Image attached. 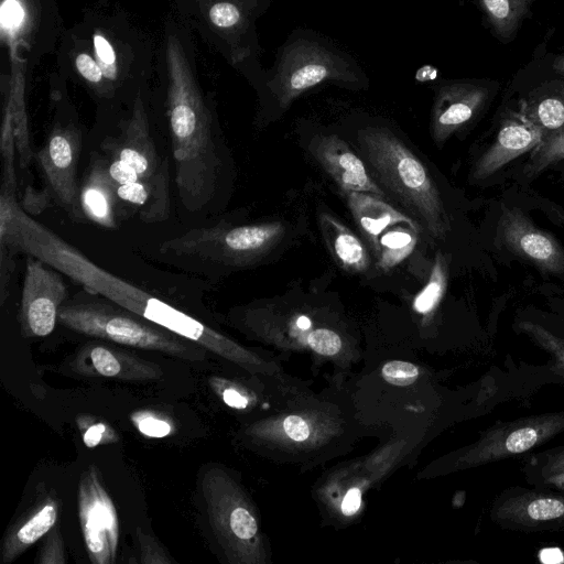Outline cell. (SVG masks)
Wrapping results in <instances>:
<instances>
[{
    "instance_id": "obj_15",
    "label": "cell",
    "mask_w": 564,
    "mask_h": 564,
    "mask_svg": "<svg viewBox=\"0 0 564 564\" xmlns=\"http://www.w3.org/2000/svg\"><path fill=\"white\" fill-rule=\"evenodd\" d=\"M202 492L215 532L223 540L249 541L257 534L258 524L251 512L235 501L229 484L217 469L206 470Z\"/></svg>"
},
{
    "instance_id": "obj_20",
    "label": "cell",
    "mask_w": 564,
    "mask_h": 564,
    "mask_svg": "<svg viewBox=\"0 0 564 564\" xmlns=\"http://www.w3.org/2000/svg\"><path fill=\"white\" fill-rule=\"evenodd\" d=\"M59 505L53 495L43 497L24 512L7 531L1 547V563L9 564L56 524Z\"/></svg>"
},
{
    "instance_id": "obj_46",
    "label": "cell",
    "mask_w": 564,
    "mask_h": 564,
    "mask_svg": "<svg viewBox=\"0 0 564 564\" xmlns=\"http://www.w3.org/2000/svg\"><path fill=\"white\" fill-rule=\"evenodd\" d=\"M295 326L301 330H306L312 326V322L307 316L300 315L295 321Z\"/></svg>"
},
{
    "instance_id": "obj_5",
    "label": "cell",
    "mask_w": 564,
    "mask_h": 564,
    "mask_svg": "<svg viewBox=\"0 0 564 564\" xmlns=\"http://www.w3.org/2000/svg\"><path fill=\"white\" fill-rule=\"evenodd\" d=\"M283 235L284 226L278 221L237 227L216 226L191 230L166 241L164 247L176 254L240 265L268 252Z\"/></svg>"
},
{
    "instance_id": "obj_4",
    "label": "cell",
    "mask_w": 564,
    "mask_h": 564,
    "mask_svg": "<svg viewBox=\"0 0 564 564\" xmlns=\"http://www.w3.org/2000/svg\"><path fill=\"white\" fill-rule=\"evenodd\" d=\"M360 75L346 55L318 40L301 36L283 48L267 86L276 105L285 109L323 83L356 85Z\"/></svg>"
},
{
    "instance_id": "obj_44",
    "label": "cell",
    "mask_w": 564,
    "mask_h": 564,
    "mask_svg": "<svg viewBox=\"0 0 564 564\" xmlns=\"http://www.w3.org/2000/svg\"><path fill=\"white\" fill-rule=\"evenodd\" d=\"M550 69L555 77H564V54L556 55L552 58Z\"/></svg>"
},
{
    "instance_id": "obj_8",
    "label": "cell",
    "mask_w": 564,
    "mask_h": 564,
    "mask_svg": "<svg viewBox=\"0 0 564 564\" xmlns=\"http://www.w3.org/2000/svg\"><path fill=\"white\" fill-rule=\"evenodd\" d=\"M541 131L519 108H506L500 113L494 133L477 154L469 171L474 184L492 183L512 163L541 149Z\"/></svg>"
},
{
    "instance_id": "obj_7",
    "label": "cell",
    "mask_w": 564,
    "mask_h": 564,
    "mask_svg": "<svg viewBox=\"0 0 564 564\" xmlns=\"http://www.w3.org/2000/svg\"><path fill=\"white\" fill-rule=\"evenodd\" d=\"M102 149L109 153L107 171L116 185L153 180L165 170L159 164L140 93L134 99L131 116L121 123L118 138L107 140Z\"/></svg>"
},
{
    "instance_id": "obj_37",
    "label": "cell",
    "mask_w": 564,
    "mask_h": 564,
    "mask_svg": "<svg viewBox=\"0 0 564 564\" xmlns=\"http://www.w3.org/2000/svg\"><path fill=\"white\" fill-rule=\"evenodd\" d=\"M383 379L395 386H409L419 377V368L411 362L392 360L382 368Z\"/></svg>"
},
{
    "instance_id": "obj_14",
    "label": "cell",
    "mask_w": 564,
    "mask_h": 564,
    "mask_svg": "<svg viewBox=\"0 0 564 564\" xmlns=\"http://www.w3.org/2000/svg\"><path fill=\"white\" fill-rule=\"evenodd\" d=\"M498 242L543 276L564 280V247L520 209L503 208L497 228Z\"/></svg>"
},
{
    "instance_id": "obj_35",
    "label": "cell",
    "mask_w": 564,
    "mask_h": 564,
    "mask_svg": "<svg viewBox=\"0 0 564 564\" xmlns=\"http://www.w3.org/2000/svg\"><path fill=\"white\" fill-rule=\"evenodd\" d=\"M137 540L140 550V562L144 564H170L174 560L164 551V549L142 530H137Z\"/></svg>"
},
{
    "instance_id": "obj_28",
    "label": "cell",
    "mask_w": 564,
    "mask_h": 564,
    "mask_svg": "<svg viewBox=\"0 0 564 564\" xmlns=\"http://www.w3.org/2000/svg\"><path fill=\"white\" fill-rule=\"evenodd\" d=\"M448 258L440 250L435 253L434 262L424 288L413 300V308L422 315L434 312L447 290Z\"/></svg>"
},
{
    "instance_id": "obj_16",
    "label": "cell",
    "mask_w": 564,
    "mask_h": 564,
    "mask_svg": "<svg viewBox=\"0 0 564 564\" xmlns=\"http://www.w3.org/2000/svg\"><path fill=\"white\" fill-rule=\"evenodd\" d=\"M73 371L84 377L120 380H156L161 368L128 351L99 343H87L72 360Z\"/></svg>"
},
{
    "instance_id": "obj_31",
    "label": "cell",
    "mask_w": 564,
    "mask_h": 564,
    "mask_svg": "<svg viewBox=\"0 0 564 564\" xmlns=\"http://www.w3.org/2000/svg\"><path fill=\"white\" fill-rule=\"evenodd\" d=\"M564 470V445L521 456L524 479Z\"/></svg>"
},
{
    "instance_id": "obj_43",
    "label": "cell",
    "mask_w": 564,
    "mask_h": 564,
    "mask_svg": "<svg viewBox=\"0 0 564 564\" xmlns=\"http://www.w3.org/2000/svg\"><path fill=\"white\" fill-rule=\"evenodd\" d=\"M361 494L358 488H351L345 496L341 503V511L346 516L354 514L360 507Z\"/></svg>"
},
{
    "instance_id": "obj_19",
    "label": "cell",
    "mask_w": 564,
    "mask_h": 564,
    "mask_svg": "<svg viewBox=\"0 0 564 564\" xmlns=\"http://www.w3.org/2000/svg\"><path fill=\"white\" fill-rule=\"evenodd\" d=\"M346 198L356 224L376 257L379 252V238L387 228L406 225L421 231V226L414 218L391 206L382 199V196L346 192Z\"/></svg>"
},
{
    "instance_id": "obj_9",
    "label": "cell",
    "mask_w": 564,
    "mask_h": 564,
    "mask_svg": "<svg viewBox=\"0 0 564 564\" xmlns=\"http://www.w3.org/2000/svg\"><path fill=\"white\" fill-rule=\"evenodd\" d=\"M489 518L507 531L534 533L564 530V492L508 487L494 498Z\"/></svg>"
},
{
    "instance_id": "obj_33",
    "label": "cell",
    "mask_w": 564,
    "mask_h": 564,
    "mask_svg": "<svg viewBox=\"0 0 564 564\" xmlns=\"http://www.w3.org/2000/svg\"><path fill=\"white\" fill-rule=\"evenodd\" d=\"M77 425L82 432L84 444L88 448L113 443L118 440L116 432L108 424L93 416L80 415L77 419Z\"/></svg>"
},
{
    "instance_id": "obj_23",
    "label": "cell",
    "mask_w": 564,
    "mask_h": 564,
    "mask_svg": "<svg viewBox=\"0 0 564 564\" xmlns=\"http://www.w3.org/2000/svg\"><path fill=\"white\" fill-rule=\"evenodd\" d=\"M118 198L141 207L140 216L147 223L161 221L169 214V180L166 169L153 180L116 185Z\"/></svg>"
},
{
    "instance_id": "obj_39",
    "label": "cell",
    "mask_w": 564,
    "mask_h": 564,
    "mask_svg": "<svg viewBox=\"0 0 564 564\" xmlns=\"http://www.w3.org/2000/svg\"><path fill=\"white\" fill-rule=\"evenodd\" d=\"M209 383L228 406L234 409L247 408V397L238 391L236 387L228 384L224 379L217 377L209 378Z\"/></svg>"
},
{
    "instance_id": "obj_17",
    "label": "cell",
    "mask_w": 564,
    "mask_h": 564,
    "mask_svg": "<svg viewBox=\"0 0 564 564\" xmlns=\"http://www.w3.org/2000/svg\"><path fill=\"white\" fill-rule=\"evenodd\" d=\"M311 151L324 170L345 192L384 195L369 175L362 160L338 137L322 135L311 142Z\"/></svg>"
},
{
    "instance_id": "obj_22",
    "label": "cell",
    "mask_w": 564,
    "mask_h": 564,
    "mask_svg": "<svg viewBox=\"0 0 564 564\" xmlns=\"http://www.w3.org/2000/svg\"><path fill=\"white\" fill-rule=\"evenodd\" d=\"M319 225L325 242L340 268L349 272H364L370 258L365 245L333 215L322 213Z\"/></svg>"
},
{
    "instance_id": "obj_32",
    "label": "cell",
    "mask_w": 564,
    "mask_h": 564,
    "mask_svg": "<svg viewBox=\"0 0 564 564\" xmlns=\"http://www.w3.org/2000/svg\"><path fill=\"white\" fill-rule=\"evenodd\" d=\"M74 69L86 85L95 91L102 94L109 90V85L89 47L79 45L72 55Z\"/></svg>"
},
{
    "instance_id": "obj_41",
    "label": "cell",
    "mask_w": 564,
    "mask_h": 564,
    "mask_svg": "<svg viewBox=\"0 0 564 564\" xmlns=\"http://www.w3.org/2000/svg\"><path fill=\"white\" fill-rule=\"evenodd\" d=\"M285 433L296 442H303L310 436L307 423L299 415H289L283 423Z\"/></svg>"
},
{
    "instance_id": "obj_6",
    "label": "cell",
    "mask_w": 564,
    "mask_h": 564,
    "mask_svg": "<svg viewBox=\"0 0 564 564\" xmlns=\"http://www.w3.org/2000/svg\"><path fill=\"white\" fill-rule=\"evenodd\" d=\"M564 432V411L528 415L497 422L468 448L464 462L480 466L521 457Z\"/></svg>"
},
{
    "instance_id": "obj_10",
    "label": "cell",
    "mask_w": 564,
    "mask_h": 564,
    "mask_svg": "<svg viewBox=\"0 0 564 564\" xmlns=\"http://www.w3.org/2000/svg\"><path fill=\"white\" fill-rule=\"evenodd\" d=\"M78 516L90 562L113 564L119 544V521L113 501L95 466H90L80 476Z\"/></svg>"
},
{
    "instance_id": "obj_29",
    "label": "cell",
    "mask_w": 564,
    "mask_h": 564,
    "mask_svg": "<svg viewBox=\"0 0 564 564\" xmlns=\"http://www.w3.org/2000/svg\"><path fill=\"white\" fill-rule=\"evenodd\" d=\"M88 47L101 68L109 88H115L122 75V61L119 48L109 33L100 28L90 32Z\"/></svg>"
},
{
    "instance_id": "obj_30",
    "label": "cell",
    "mask_w": 564,
    "mask_h": 564,
    "mask_svg": "<svg viewBox=\"0 0 564 564\" xmlns=\"http://www.w3.org/2000/svg\"><path fill=\"white\" fill-rule=\"evenodd\" d=\"M1 155H2V185L1 189L12 195L18 192L15 173V158L18 154L14 134L13 117L10 107L6 104L1 124Z\"/></svg>"
},
{
    "instance_id": "obj_24",
    "label": "cell",
    "mask_w": 564,
    "mask_h": 564,
    "mask_svg": "<svg viewBox=\"0 0 564 564\" xmlns=\"http://www.w3.org/2000/svg\"><path fill=\"white\" fill-rule=\"evenodd\" d=\"M491 33L502 43L512 41L529 17L534 0H478Z\"/></svg>"
},
{
    "instance_id": "obj_11",
    "label": "cell",
    "mask_w": 564,
    "mask_h": 564,
    "mask_svg": "<svg viewBox=\"0 0 564 564\" xmlns=\"http://www.w3.org/2000/svg\"><path fill=\"white\" fill-rule=\"evenodd\" d=\"M66 296L67 286L61 272L28 254L19 311L22 334L25 337L50 335Z\"/></svg>"
},
{
    "instance_id": "obj_1",
    "label": "cell",
    "mask_w": 564,
    "mask_h": 564,
    "mask_svg": "<svg viewBox=\"0 0 564 564\" xmlns=\"http://www.w3.org/2000/svg\"><path fill=\"white\" fill-rule=\"evenodd\" d=\"M164 57L175 184L183 206L197 212L213 197L217 180L212 112L178 33L167 34Z\"/></svg>"
},
{
    "instance_id": "obj_2",
    "label": "cell",
    "mask_w": 564,
    "mask_h": 564,
    "mask_svg": "<svg viewBox=\"0 0 564 564\" xmlns=\"http://www.w3.org/2000/svg\"><path fill=\"white\" fill-rule=\"evenodd\" d=\"M358 141L384 187L419 217L433 238L444 239L451 230L449 218L422 161L399 138L383 129L362 130Z\"/></svg>"
},
{
    "instance_id": "obj_3",
    "label": "cell",
    "mask_w": 564,
    "mask_h": 564,
    "mask_svg": "<svg viewBox=\"0 0 564 564\" xmlns=\"http://www.w3.org/2000/svg\"><path fill=\"white\" fill-rule=\"evenodd\" d=\"M58 322L76 333L120 345L154 350L187 361L205 359V351L199 345L122 307L116 308L99 301L64 304Z\"/></svg>"
},
{
    "instance_id": "obj_40",
    "label": "cell",
    "mask_w": 564,
    "mask_h": 564,
    "mask_svg": "<svg viewBox=\"0 0 564 564\" xmlns=\"http://www.w3.org/2000/svg\"><path fill=\"white\" fill-rule=\"evenodd\" d=\"M531 487L551 491L564 492V470L527 478Z\"/></svg>"
},
{
    "instance_id": "obj_27",
    "label": "cell",
    "mask_w": 564,
    "mask_h": 564,
    "mask_svg": "<svg viewBox=\"0 0 564 564\" xmlns=\"http://www.w3.org/2000/svg\"><path fill=\"white\" fill-rule=\"evenodd\" d=\"M420 231L406 225L395 226L379 238L377 265L389 271L401 263L414 249Z\"/></svg>"
},
{
    "instance_id": "obj_45",
    "label": "cell",
    "mask_w": 564,
    "mask_h": 564,
    "mask_svg": "<svg viewBox=\"0 0 564 564\" xmlns=\"http://www.w3.org/2000/svg\"><path fill=\"white\" fill-rule=\"evenodd\" d=\"M549 306L555 312L558 316L564 318V299H551L549 301Z\"/></svg>"
},
{
    "instance_id": "obj_38",
    "label": "cell",
    "mask_w": 564,
    "mask_h": 564,
    "mask_svg": "<svg viewBox=\"0 0 564 564\" xmlns=\"http://www.w3.org/2000/svg\"><path fill=\"white\" fill-rule=\"evenodd\" d=\"M307 344L314 351L324 356H333L341 348L339 335L326 328L311 332L307 335Z\"/></svg>"
},
{
    "instance_id": "obj_18",
    "label": "cell",
    "mask_w": 564,
    "mask_h": 564,
    "mask_svg": "<svg viewBox=\"0 0 564 564\" xmlns=\"http://www.w3.org/2000/svg\"><path fill=\"white\" fill-rule=\"evenodd\" d=\"M519 108L541 131V148L564 139V77L540 83L520 99Z\"/></svg>"
},
{
    "instance_id": "obj_13",
    "label": "cell",
    "mask_w": 564,
    "mask_h": 564,
    "mask_svg": "<svg viewBox=\"0 0 564 564\" xmlns=\"http://www.w3.org/2000/svg\"><path fill=\"white\" fill-rule=\"evenodd\" d=\"M498 90L499 83L488 79H460L440 86L431 118L434 141L442 144L470 128L486 112Z\"/></svg>"
},
{
    "instance_id": "obj_21",
    "label": "cell",
    "mask_w": 564,
    "mask_h": 564,
    "mask_svg": "<svg viewBox=\"0 0 564 564\" xmlns=\"http://www.w3.org/2000/svg\"><path fill=\"white\" fill-rule=\"evenodd\" d=\"M116 184L107 171V164L97 159L80 188V205L85 217L93 223L115 228L116 221Z\"/></svg>"
},
{
    "instance_id": "obj_25",
    "label": "cell",
    "mask_w": 564,
    "mask_h": 564,
    "mask_svg": "<svg viewBox=\"0 0 564 564\" xmlns=\"http://www.w3.org/2000/svg\"><path fill=\"white\" fill-rule=\"evenodd\" d=\"M251 0H212L206 4L207 23L219 35L236 40L251 29Z\"/></svg>"
},
{
    "instance_id": "obj_12",
    "label": "cell",
    "mask_w": 564,
    "mask_h": 564,
    "mask_svg": "<svg viewBox=\"0 0 564 564\" xmlns=\"http://www.w3.org/2000/svg\"><path fill=\"white\" fill-rule=\"evenodd\" d=\"M82 148L80 132L73 124L56 126L35 158L46 183V191L73 218L85 216L80 205V189L76 169Z\"/></svg>"
},
{
    "instance_id": "obj_42",
    "label": "cell",
    "mask_w": 564,
    "mask_h": 564,
    "mask_svg": "<svg viewBox=\"0 0 564 564\" xmlns=\"http://www.w3.org/2000/svg\"><path fill=\"white\" fill-rule=\"evenodd\" d=\"M50 197L51 195L47 191L37 193L28 187L23 197V208L30 213L37 214L46 207Z\"/></svg>"
},
{
    "instance_id": "obj_36",
    "label": "cell",
    "mask_w": 564,
    "mask_h": 564,
    "mask_svg": "<svg viewBox=\"0 0 564 564\" xmlns=\"http://www.w3.org/2000/svg\"><path fill=\"white\" fill-rule=\"evenodd\" d=\"M67 562L64 550V542L57 527H54L47 534L39 553V564H65Z\"/></svg>"
},
{
    "instance_id": "obj_26",
    "label": "cell",
    "mask_w": 564,
    "mask_h": 564,
    "mask_svg": "<svg viewBox=\"0 0 564 564\" xmlns=\"http://www.w3.org/2000/svg\"><path fill=\"white\" fill-rule=\"evenodd\" d=\"M513 329L547 352L551 357L550 370L564 380V337L538 322L525 318H516Z\"/></svg>"
},
{
    "instance_id": "obj_34",
    "label": "cell",
    "mask_w": 564,
    "mask_h": 564,
    "mask_svg": "<svg viewBox=\"0 0 564 564\" xmlns=\"http://www.w3.org/2000/svg\"><path fill=\"white\" fill-rule=\"evenodd\" d=\"M137 430L144 436L161 438L173 433V425L169 419L153 411H138L131 415Z\"/></svg>"
}]
</instances>
